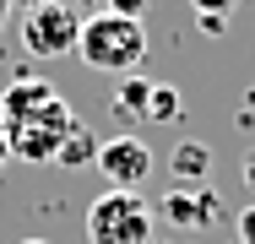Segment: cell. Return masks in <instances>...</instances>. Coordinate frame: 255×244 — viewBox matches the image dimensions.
I'll return each instance as SVG.
<instances>
[{
	"instance_id": "6",
	"label": "cell",
	"mask_w": 255,
	"mask_h": 244,
	"mask_svg": "<svg viewBox=\"0 0 255 244\" xmlns=\"http://www.w3.org/2000/svg\"><path fill=\"white\" fill-rule=\"evenodd\" d=\"M163 223L201 234V228H212V223H223V201H217L212 190H168L163 195Z\"/></svg>"
},
{
	"instance_id": "7",
	"label": "cell",
	"mask_w": 255,
	"mask_h": 244,
	"mask_svg": "<svg viewBox=\"0 0 255 244\" xmlns=\"http://www.w3.org/2000/svg\"><path fill=\"white\" fill-rule=\"evenodd\" d=\"M168 168H174L179 190H206V179H212V146L206 141H179L174 157H168Z\"/></svg>"
},
{
	"instance_id": "5",
	"label": "cell",
	"mask_w": 255,
	"mask_h": 244,
	"mask_svg": "<svg viewBox=\"0 0 255 244\" xmlns=\"http://www.w3.org/2000/svg\"><path fill=\"white\" fill-rule=\"evenodd\" d=\"M93 168L109 179V190H136V185L152 179L157 157H152V146L141 141V136H114V141H98Z\"/></svg>"
},
{
	"instance_id": "4",
	"label": "cell",
	"mask_w": 255,
	"mask_h": 244,
	"mask_svg": "<svg viewBox=\"0 0 255 244\" xmlns=\"http://www.w3.org/2000/svg\"><path fill=\"white\" fill-rule=\"evenodd\" d=\"M76 38H82V11H76L71 0H44V5H33L27 22H22V44H27V54H38V60L71 54Z\"/></svg>"
},
{
	"instance_id": "17",
	"label": "cell",
	"mask_w": 255,
	"mask_h": 244,
	"mask_svg": "<svg viewBox=\"0 0 255 244\" xmlns=\"http://www.w3.org/2000/svg\"><path fill=\"white\" fill-rule=\"evenodd\" d=\"M5 16H11V0H0V27H5Z\"/></svg>"
},
{
	"instance_id": "18",
	"label": "cell",
	"mask_w": 255,
	"mask_h": 244,
	"mask_svg": "<svg viewBox=\"0 0 255 244\" xmlns=\"http://www.w3.org/2000/svg\"><path fill=\"white\" fill-rule=\"evenodd\" d=\"M22 244H49V239H22Z\"/></svg>"
},
{
	"instance_id": "15",
	"label": "cell",
	"mask_w": 255,
	"mask_h": 244,
	"mask_svg": "<svg viewBox=\"0 0 255 244\" xmlns=\"http://www.w3.org/2000/svg\"><path fill=\"white\" fill-rule=\"evenodd\" d=\"M11 157V141H5V120H0V163Z\"/></svg>"
},
{
	"instance_id": "13",
	"label": "cell",
	"mask_w": 255,
	"mask_h": 244,
	"mask_svg": "<svg viewBox=\"0 0 255 244\" xmlns=\"http://www.w3.org/2000/svg\"><path fill=\"white\" fill-rule=\"evenodd\" d=\"M103 11H114V16H130V22H141V11H147V0H109Z\"/></svg>"
},
{
	"instance_id": "19",
	"label": "cell",
	"mask_w": 255,
	"mask_h": 244,
	"mask_svg": "<svg viewBox=\"0 0 255 244\" xmlns=\"http://www.w3.org/2000/svg\"><path fill=\"white\" fill-rule=\"evenodd\" d=\"M33 5H44V0H27V11H33Z\"/></svg>"
},
{
	"instance_id": "14",
	"label": "cell",
	"mask_w": 255,
	"mask_h": 244,
	"mask_svg": "<svg viewBox=\"0 0 255 244\" xmlns=\"http://www.w3.org/2000/svg\"><path fill=\"white\" fill-rule=\"evenodd\" d=\"M245 185H250V190H255V152H250V157H245Z\"/></svg>"
},
{
	"instance_id": "10",
	"label": "cell",
	"mask_w": 255,
	"mask_h": 244,
	"mask_svg": "<svg viewBox=\"0 0 255 244\" xmlns=\"http://www.w3.org/2000/svg\"><path fill=\"white\" fill-rule=\"evenodd\" d=\"M179 87H163V82H152V93H147V120H157V125H174L179 120Z\"/></svg>"
},
{
	"instance_id": "2",
	"label": "cell",
	"mask_w": 255,
	"mask_h": 244,
	"mask_svg": "<svg viewBox=\"0 0 255 244\" xmlns=\"http://www.w3.org/2000/svg\"><path fill=\"white\" fill-rule=\"evenodd\" d=\"M157 212L136 190H103L87 206V244H152Z\"/></svg>"
},
{
	"instance_id": "9",
	"label": "cell",
	"mask_w": 255,
	"mask_h": 244,
	"mask_svg": "<svg viewBox=\"0 0 255 244\" xmlns=\"http://www.w3.org/2000/svg\"><path fill=\"white\" fill-rule=\"evenodd\" d=\"M93 157H98L93 130H82V125H76V130L65 136V146H60V157H54V163H60V168H93Z\"/></svg>"
},
{
	"instance_id": "11",
	"label": "cell",
	"mask_w": 255,
	"mask_h": 244,
	"mask_svg": "<svg viewBox=\"0 0 255 244\" xmlns=\"http://www.w3.org/2000/svg\"><path fill=\"white\" fill-rule=\"evenodd\" d=\"M234 5H239V0H190L196 16H234Z\"/></svg>"
},
{
	"instance_id": "16",
	"label": "cell",
	"mask_w": 255,
	"mask_h": 244,
	"mask_svg": "<svg viewBox=\"0 0 255 244\" xmlns=\"http://www.w3.org/2000/svg\"><path fill=\"white\" fill-rule=\"evenodd\" d=\"M71 5H76V11H82V5H93V11H103L109 0H71Z\"/></svg>"
},
{
	"instance_id": "1",
	"label": "cell",
	"mask_w": 255,
	"mask_h": 244,
	"mask_svg": "<svg viewBox=\"0 0 255 244\" xmlns=\"http://www.w3.org/2000/svg\"><path fill=\"white\" fill-rule=\"evenodd\" d=\"M76 54L87 60V71L130 76V71L147 60V27L130 22V16H114V11H93V16H82Z\"/></svg>"
},
{
	"instance_id": "8",
	"label": "cell",
	"mask_w": 255,
	"mask_h": 244,
	"mask_svg": "<svg viewBox=\"0 0 255 244\" xmlns=\"http://www.w3.org/2000/svg\"><path fill=\"white\" fill-rule=\"evenodd\" d=\"M147 93H152V82H147V76H120L114 114H120V120H147Z\"/></svg>"
},
{
	"instance_id": "3",
	"label": "cell",
	"mask_w": 255,
	"mask_h": 244,
	"mask_svg": "<svg viewBox=\"0 0 255 244\" xmlns=\"http://www.w3.org/2000/svg\"><path fill=\"white\" fill-rule=\"evenodd\" d=\"M0 120L5 125H54V130H76L82 120L71 114V103L54 93L49 82L27 76V82H11L0 98Z\"/></svg>"
},
{
	"instance_id": "12",
	"label": "cell",
	"mask_w": 255,
	"mask_h": 244,
	"mask_svg": "<svg viewBox=\"0 0 255 244\" xmlns=\"http://www.w3.org/2000/svg\"><path fill=\"white\" fill-rule=\"evenodd\" d=\"M234 234H239V244H255V206H239V217H234Z\"/></svg>"
}]
</instances>
